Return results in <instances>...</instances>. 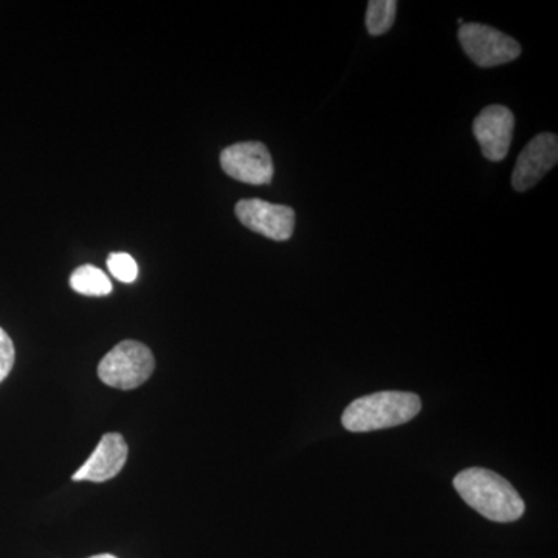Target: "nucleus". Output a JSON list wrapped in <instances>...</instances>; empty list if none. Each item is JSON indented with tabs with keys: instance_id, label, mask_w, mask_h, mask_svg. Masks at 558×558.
<instances>
[{
	"instance_id": "f257e3e1",
	"label": "nucleus",
	"mask_w": 558,
	"mask_h": 558,
	"mask_svg": "<svg viewBox=\"0 0 558 558\" xmlns=\"http://www.w3.org/2000/svg\"><path fill=\"white\" fill-rule=\"evenodd\" d=\"M453 486L465 505L487 520L512 523L523 517V498L508 480L492 470L473 468L462 470L453 480Z\"/></svg>"
},
{
	"instance_id": "f03ea898",
	"label": "nucleus",
	"mask_w": 558,
	"mask_h": 558,
	"mask_svg": "<svg viewBox=\"0 0 558 558\" xmlns=\"http://www.w3.org/2000/svg\"><path fill=\"white\" fill-rule=\"evenodd\" d=\"M422 403L413 392L380 391L349 403L341 424L352 433L399 427L421 413Z\"/></svg>"
},
{
	"instance_id": "7ed1b4c3",
	"label": "nucleus",
	"mask_w": 558,
	"mask_h": 558,
	"mask_svg": "<svg viewBox=\"0 0 558 558\" xmlns=\"http://www.w3.org/2000/svg\"><path fill=\"white\" fill-rule=\"evenodd\" d=\"M156 359L146 344L124 340L102 357L98 365V377L108 387L123 389L138 388L153 376Z\"/></svg>"
},
{
	"instance_id": "20e7f679",
	"label": "nucleus",
	"mask_w": 558,
	"mask_h": 558,
	"mask_svg": "<svg viewBox=\"0 0 558 558\" xmlns=\"http://www.w3.org/2000/svg\"><path fill=\"white\" fill-rule=\"evenodd\" d=\"M458 36L462 49L480 68L508 64L521 54V46L515 39L488 25L476 24V22L462 24Z\"/></svg>"
},
{
	"instance_id": "39448f33",
	"label": "nucleus",
	"mask_w": 558,
	"mask_h": 558,
	"mask_svg": "<svg viewBox=\"0 0 558 558\" xmlns=\"http://www.w3.org/2000/svg\"><path fill=\"white\" fill-rule=\"evenodd\" d=\"M220 167L231 179L250 185H266L274 179V160L259 142L234 143L220 153Z\"/></svg>"
},
{
	"instance_id": "423d86ee",
	"label": "nucleus",
	"mask_w": 558,
	"mask_h": 558,
	"mask_svg": "<svg viewBox=\"0 0 558 558\" xmlns=\"http://www.w3.org/2000/svg\"><path fill=\"white\" fill-rule=\"evenodd\" d=\"M242 226L274 241H288L295 230V211L288 205L270 204L263 199H244L236 204Z\"/></svg>"
},
{
	"instance_id": "0eeeda50",
	"label": "nucleus",
	"mask_w": 558,
	"mask_h": 558,
	"mask_svg": "<svg viewBox=\"0 0 558 558\" xmlns=\"http://www.w3.org/2000/svg\"><path fill=\"white\" fill-rule=\"evenodd\" d=\"M513 130L515 117L505 106H487L473 121V134L478 140L484 157L490 161L506 159L512 145Z\"/></svg>"
},
{
	"instance_id": "6e6552de",
	"label": "nucleus",
	"mask_w": 558,
	"mask_h": 558,
	"mask_svg": "<svg viewBox=\"0 0 558 558\" xmlns=\"http://www.w3.org/2000/svg\"><path fill=\"white\" fill-rule=\"evenodd\" d=\"M558 161V138L550 132H543L527 143L521 150L515 170L512 172V186L519 193L537 185L546 172L553 170Z\"/></svg>"
},
{
	"instance_id": "1a4fd4ad",
	"label": "nucleus",
	"mask_w": 558,
	"mask_h": 558,
	"mask_svg": "<svg viewBox=\"0 0 558 558\" xmlns=\"http://www.w3.org/2000/svg\"><path fill=\"white\" fill-rule=\"evenodd\" d=\"M128 453H130V447L123 436L119 433H108L102 436L97 449L81 465L72 480L105 483V481L116 478L126 464Z\"/></svg>"
},
{
	"instance_id": "9d476101",
	"label": "nucleus",
	"mask_w": 558,
	"mask_h": 558,
	"mask_svg": "<svg viewBox=\"0 0 558 558\" xmlns=\"http://www.w3.org/2000/svg\"><path fill=\"white\" fill-rule=\"evenodd\" d=\"M70 288L81 295L106 296L112 292V282L105 271L95 266H81L70 277Z\"/></svg>"
},
{
	"instance_id": "9b49d317",
	"label": "nucleus",
	"mask_w": 558,
	"mask_h": 558,
	"mask_svg": "<svg viewBox=\"0 0 558 558\" xmlns=\"http://www.w3.org/2000/svg\"><path fill=\"white\" fill-rule=\"evenodd\" d=\"M398 11L396 0H371L366 11V28L369 35H385L392 27Z\"/></svg>"
},
{
	"instance_id": "f8f14e48",
	"label": "nucleus",
	"mask_w": 558,
	"mask_h": 558,
	"mask_svg": "<svg viewBox=\"0 0 558 558\" xmlns=\"http://www.w3.org/2000/svg\"><path fill=\"white\" fill-rule=\"evenodd\" d=\"M110 274L121 282H134L138 277V266L128 253H112L108 258Z\"/></svg>"
},
{
	"instance_id": "ddd939ff",
	"label": "nucleus",
	"mask_w": 558,
	"mask_h": 558,
	"mask_svg": "<svg viewBox=\"0 0 558 558\" xmlns=\"http://www.w3.org/2000/svg\"><path fill=\"white\" fill-rule=\"evenodd\" d=\"M14 359H16V351H14L13 340L5 330L0 328V384L13 369Z\"/></svg>"
},
{
	"instance_id": "4468645a",
	"label": "nucleus",
	"mask_w": 558,
	"mask_h": 558,
	"mask_svg": "<svg viewBox=\"0 0 558 558\" xmlns=\"http://www.w3.org/2000/svg\"><path fill=\"white\" fill-rule=\"evenodd\" d=\"M89 558H119L116 556H112V554H98V556L89 557Z\"/></svg>"
}]
</instances>
